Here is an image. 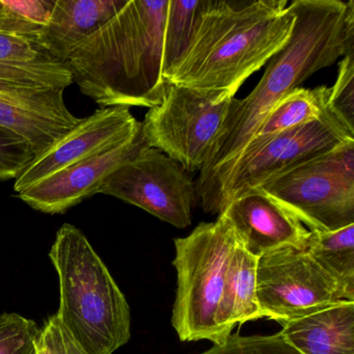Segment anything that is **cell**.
<instances>
[{"instance_id":"14","label":"cell","mask_w":354,"mask_h":354,"mask_svg":"<svg viewBox=\"0 0 354 354\" xmlns=\"http://www.w3.org/2000/svg\"><path fill=\"white\" fill-rule=\"evenodd\" d=\"M64 92L0 88V126L24 136L38 156L82 121L68 109Z\"/></svg>"},{"instance_id":"19","label":"cell","mask_w":354,"mask_h":354,"mask_svg":"<svg viewBox=\"0 0 354 354\" xmlns=\"http://www.w3.org/2000/svg\"><path fill=\"white\" fill-rule=\"evenodd\" d=\"M329 93L327 86L292 91L269 111L248 146L320 119L328 106Z\"/></svg>"},{"instance_id":"7","label":"cell","mask_w":354,"mask_h":354,"mask_svg":"<svg viewBox=\"0 0 354 354\" xmlns=\"http://www.w3.org/2000/svg\"><path fill=\"white\" fill-rule=\"evenodd\" d=\"M254 190L277 201L310 231L353 225L354 140H346Z\"/></svg>"},{"instance_id":"22","label":"cell","mask_w":354,"mask_h":354,"mask_svg":"<svg viewBox=\"0 0 354 354\" xmlns=\"http://www.w3.org/2000/svg\"><path fill=\"white\" fill-rule=\"evenodd\" d=\"M41 329L17 313L0 315V354H38Z\"/></svg>"},{"instance_id":"15","label":"cell","mask_w":354,"mask_h":354,"mask_svg":"<svg viewBox=\"0 0 354 354\" xmlns=\"http://www.w3.org/2000/svg\"><path fill=\"white\" fill-rule=\"evenodd\" d=\"M127 0H55L38 42L49 55L67 63L78 45L102 28Z\"/></svg>"},{"instance_id":"17","label":"cell","mask_w":354,"mask_h":354,"mask_svg":"<svg viewBox=\"0 0 354 354\" xmlns=\"http://www.w3.org/2000/svg\"><path fill=\"white\" fill-rule=\"evenodd\" d=\"M257 264L258 258L239 242L230 259L216 315L217 326L223 339L231 335L236 324L262 318L257 299Z\"/></svg>"},{"instance_id":"26","label":"cell","mask_w":354,"mask_h":354,"mask_svg":"<svg viewBox=\"0 0 354 354\" xmlns=\"http://www.w3.org/2000/svg\"><path fill=\"white\" fill-rule=\"evenodd\" d=\"M41 59H55L39 44L38 39L0 30V63L28 64Z\"/></svg>"},{"instance_id":"2","label":"cell","mask_w":354,"mask_h":354,"mask_svg":"<svg viewBox=\"0 0 354 354\" xmlns=\"http://www.w3.org/2000/svg\"><path fill=\"white\" fill-rule=\"evenodd\" d=\"M294 24L286 0H203L192 43L165 80L231 100L285 47Z\"/></svg>"},{"instance_id":"12","label":"cell","mask_w":354,"mask_h":354,"mask_svg":"<svg viewBox=\"0 0 354 354\" xmlns=\"http://www.w3.org/2000/svg\"><path fill=\"white\" fill-rule=\"evenodd\" d=\"M142 129L138 136L109 150L82 159L30 186L18 194L35 210L61 214L88 200L107 178L147 148Z\"/></svg>"},{"instance_id":"23","label":"cell","mask_w":354,"mask_h":354,"mask_svg":"<svg viewBox=\"0 0 354 354\" xmlns=\"http://www.w3.org/2000/svg\"><path fill=\"white\" fill-rule=\"evenodd\" d=\"M36 157L34 147L24 136L0 126V181L17 179Z\"/></svg>"},{"instance_id":"1","label":"cell","mask_w":354,"mask_h":354,"mask_svg":"<svg viewBox=\"0 0 354 354\" xmlns=\"http://www.w3.org/2000/svg\"><path fill=\"white\" fill-rule=\"evenodd\" d=\"M293 32L270 59L256 88L233 106L223 132L196 183L205 202L229 167L239 158L269 111L319 70L354 53V1L294 0Z\"/></svg>"},{"instance_id":"27","label":"cell","mask_w":354,"mask_h":354,"mask_svg":"<svg viewBox=\"0 0 354 354\" xmlns=\"http://www.w3.org/2000/svg\"><path fill=\"white\" fill-rule=\"evenodd\" d=\"M38 354H88L64 327L57 315L51 316L40 330Z\"/></svg>"},{"instance_id":"3","label":"cell","mask_w":354,"mask_h":354,"mask_svg":"<svg viewBox=\"0 0 354 354\" xmlns=\"http://www.w3.org/2000/svg\"><path fill=\"white\" fill-rule=\"evenodd\" d=\"M169 0H127L76 47L67 67L80 92L101 109H152L169 82L163 73V37Z\"/></svg>"},{"instance_id":"25","label":"cell","mask_w":354,"mask_h":354,"mask_svg":"<svg viewBox=\"0 0 354 354\" xmlns=\"http://www.w3.org/2000/svg\"><path fill=\"white\" fill-rule=\"evenodd\" d=\"M329 90V109L354 131V53L344 55L337 80Z\"/></svg>"},{"instance_id":"21","label":"cell","mask_w":354,"mask_h":354,"mask_svg":"<svg viewBox=\"0 0 354 354\" xmlns=\"http://www.w3.org/2000/svg\"><path fill=\"white\" fill-rule=\"evenodd\" d=\"M71 84L73 80L69 68L55 59H41L28 64L0 63L1 90H66Z\"/></svg>"},{"instance_id":"9","label":"cell","mask_w":354,"mask_h":354,"mask_svg":"<svg viewBox=\"0 0 354 354\" xmlns=\"http://www.w3.org/2000/svg\"><path fill=\"white\" fill-rule=\"evenodd\" d=\"M261 317L283 323L346 299L341 286L304 250L286 246L258 259Z\"/></svg>"},{"instance_id":"16","label":"cell","mask_w":354,"mask_h":354,"mask_svg":"<svg viewBox=\"0 0 354 354\" xmlns=\"http://www.w3.org/2000/svg\"><path fill=\"white\" fill-rule=\"evenodd\" d=\"M279 333L300 354H354V301L339 300L292 319Z\"/></svg>"},{"instance_id":"20","label":"cell","mask_w":354,"mask_h":354,"mask_svg":"<svg viewBox=\"0 0 354 354\" xmlns=\"http://www.w3.org/2000/svg\"><path fill=\"white\" fill-rule=\"evenodd\" d=\"M203 0H169L163 37L165 77L180 63L192 43Z\"/></svg>"},{"instance_id":"4","label":"cell","mask_w":354,"mask_h":354,"mask_svg":"<svg viewBox=\"0 0 354 354\" xmlns=\"http://www.w3.org/2000/svg\"><path fill=\"white\" fill-rule=\"evenodd\" d=\"M59 281L57 317L88 354H113L131 337L125 295L88 238L62 225L49 252Z\"/></svg>"},{"instance_id":"10","label":"cell","mask_w":354,"mask_h":354,"mask_svg":"<svg viewBox=\"0 0 354 354\" xmlns=\"http://www.w3.org/2000/svg\"><path fill=\"white\" fill-rule=\"evenodd\" d=\"M99 194L115 196L185 229L192 225L198 190L192 176L179 162L147 147L111 174Z\"/></svg>"},{"instance_id":"24","label":"cell","mask_w":354,"mask_h":354,"mask_svg":"<svg viewBox=\"0 0 354 354\" xmlns=\"http://www.w3.org/2000/svg\"><path fill=\"white\" fill-rule=\"evenodd\" d=\"M201 354H300L281 337L270 335H230L225 341L214 344Z\"/></svg>"},{"instance_id":"18","label":"cell","mask_w":354,"mask_h":354,"mask_svg":"<svg viewBox=\"0 0 354 354\" xmlns=\"http://www.w3.org/2000/svg\"><path fill=\"white\" fill-rule=\"evenodd\" d=\"M304 250L354 301V223L330 232L310 231Z\"/></svg>"},{"instance_id":"11","label":"cell","mask_w":354,"mask_h":354,"mask_svg":"<svg viewBox=\"0 0 354 354\" xmlns=\"http://www.w3.org/2000/svg\"><path fill=\"white\" fill-rule=\"evenodd\" d=\"M140 129L142 123L132 115L128 107L97 109L39 154L15 180L14 190L20 194L69 165L133 138Z\"/></svg>"},{"instance_id":"8","label":"cell","mask_w":354,"mask_h":354,"mask_svg":"<svg viewBox=\"0 0 354 354\" xmlns=\"http://www.w3.org/2000/svg\"><path fill=\"white\" fill-rule=\"evenodd\" d=\"M234 99L169 84L162 101L149 109L142 134L149 148L179 162L188 173L201 171L223 132Z\"/></svg>"},{"instance_id":"6","label":"cell","mask_w":354,"mask_h":354,"mask_svg":"<svg viewBox=\"0 0 354 354\" xmlns=\"http://www.w3.org/2000/svg\"><path fill=\"white\" fill-rule=\"evenodd\" d=\"M350 140L354 131L327 106L316 121L246 147L202 203L203 209L219 215L232 201Z\"/></svg>"},{"instance_id":"5","label":"cell","mask_w":354,"mask_h":354,"mask_svg":"<svg viewBox=\"0 0 354 354\" xmlns=\"http://www.w3.org/2000/svg\"><path fill=\"white\" fill-rule=\"evenodd\" d=\"M239 243L227 217L200 223L189 235L175 239L177 293L171 324L183 342L225 341L216 323L230 259Z\"/></svg>"},{"instance_id":"13","label":"cell","mask_w":354,"mask_h":354,"mask_svg":"<svg viewBox=\"0 0 354 354\" xmlns=\"http://www.w3.org/2000/svg\"><path fill=\"white\" fill-rule=\"evenodd\" d=\"M244 248L256 258L286 246L304 250L310 230L285 207L260 190L227 205L223 212Z\"/></svg>"}]
</instances>
